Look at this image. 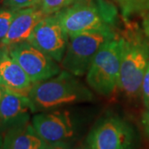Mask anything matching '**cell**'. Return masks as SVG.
Masks as SVG:
<instances>
[{"label":"cell","mask_w":149,"mask_h":149,"mask_svg":"<svg viewBox=\"0 0 149 149\" xmlns=\"http://www.w3.org/2000/svg\"><path fill=\"white\" fill-rule=\"evenodd\" d=\"M27 97L33 113L91 101L93 93L76 76L65 70L47 80L33 83Z\"/></svg>","instance_id":"6da1fadb"},{"label":"cell","mask_w":149,"mask_h":149,"mask_svg":"<svg viewBox=\"0 0 149 149\" xmlns=\"http://www.w3.org/2000/svg\"><path fill=\"white\" fill-rule=\"evenodd\" d=\"M123 40L118 89L126 97L140 95L141 85L149 62V40L142 29L129 24L120 35Z\"/></svg>","instance_id":"7a4b0ae2"},{"label":"cell","mask_w":149,"mask_h":149,"mask_svg":"<svg viewBox=\"0 0 149 149\" xmlns=\"http://www.w3.org/2000/svg\"><path fill=\"white\" fill-rule=\"evenodd\" d=\"M69 37L97 30H114L118 10L105 0H77L56 13Z\"/></svg>","instance_id":"3957f363"},{"label":"cell","mask_w":149,"mask_h":149,"mask_svg":"<svg viewBox=\"0 0 149 149\" xmlns=\"http://www.w3.org/2000/svg\"><path fill=\"white\" fill-rule=\"evenodd\" d=\"M123 40L120 35L104 43L86 73L88 85L96 93L109 96L118 89Z\"/></svg>","instance_id":"277c9868"},{"label":"cell","mask_w":149,"mask_h":149,"mask_svg":"<svg viewBox=\"0 0 149 149\" xmlns=\"http://www.w3.org/2000/svg\"><path fill=\"white\" fill-rule=\"evenodd\" d=\"M116 36L117 33L114 30L104 29L82 32L69 37L61 66L76 77L84 75L102 46Z\"/></svg>","instance_id":"5b68a950"},{"label":"cell","mask_w":149,"mask_h":149,"mask_svg":"<svg viewBox=\"0 0 149 149\" xmlns=\"http://www.w3.org/2000/svg\"><path fill=\"white\" fill-rule=\"evenodd\" d=\"M136 134L132 125L117 115L102 118L85 141V149H133Z\"/></svg>","instance_id":"8992f818"},{"label":"cell","mask_w":149,"mask_h":149,"mask_svg":"<svg viewBox=\"0 0 149 149\" xmlns=\"http://www.w3.org/2000/svg\"><path fill=\"white\" fill-rule=\"evenodd\" d=\"M6 47L32 84L52 78L61 71V66L57 61L27 41Z\"/></svg>","instance_id":"52a82bcc"},{"label":"cell","mask_w":149,"mask_h":149,"mask_svg":"<svg viewBox=\"0 0 149 149\" xmlns=\"http://www.w3.org/2000/svg\"><path fill=\"white\" fill-rule=\"evenodd\" d=\"M31 123L37 134L49 144L68 143L75 134L74 119L65 109L37 113Z\"/></svg>","instance_id":"ba28073f"},{"label":"cell","mask_w":149,"mask_h":149,"mask_svg":"<svg viewBox=\"0 0 149 149\" xmlns=\"http://www.w3.org/2000/svg\"><path fill=\"white\" fill-rule=\"evenodd\" d=\"M57 62L64 56L69 42V36L65 31L56 14L44 17L34 28L28 41Z\"/></svg>","instance_id":"9c48e42d"},{"label":"cell","mask_w":149,"mask_h":149,"mask_svg":"<svg viewBox=\"0 0 149 149\" xmlns=\"http://www.w3.org/2000/svg\"><path fill=\"white\" fill-rule=\"evenodd\" d=\"M33 113L27 95L3 88L0 100V123L2 133L30 122Z\"/></svg>","instance_id":"30bf717a"},{"label":"cell","mask_w":149,"mask_h":149,"mask_svg":"<svg viewBox=\"0 0 149 149\" xmlns=\"http://www.w3.org/2000/svg\"><path fill=\"white\" fill-rule=\"evenodd\" d=\"M46 17L47 15L39 6L17 11L3 40V47H9L28 41L34 28Z\"/></svg>","instance_id":"8fae6325"},{"label":"cell","mask_w":149,"mask_h":149,"mask_svg":"<svg viewBox=\"0 0 149 149\" xmlns=\"http://www.w3.org/2000/svg\"><path fill=\"white\" fill-rule=\"evenodd\" d=\"M32 82L14 59L8 47H0V86L27 95Z\"/></svg>","instance_id":"7c38bea8"},{"label":"cell","mask_w":149,"mask_h":149,"mask_svg":"<svg viewBox=\"0 0 149 149\" xmlns=\"http://www.w3.org/2000/svg\"><path fill=\"white\" fill-rule=\"evenodd\" d=\"M36 132L32 123L8 129L3 134L1 149H50Z\"/></svg>","instance_id":"4fadbf2b"},{"label":"cell","mask_w":149,"mask_h":149,"mask_svg":"<svg viewBox=\"0 0 149 149\" xmlns=\"http://www.w3.org/2000/svg\"><path fill=\"white\" fill-rule=\"evenodd\" d=\"M77 0H40L39 7L47 15L56 14L75 3Z\"/></svg>","instance_id":"5bb4252c"},{"label":"cell","mask_w":149,"mask_h":149,"mask_svg":"<svg viewBox=\"0 0 149 149\" xmlns=\"http://www.w3.org/2000/svg\"><path fill=\"white\" fill-rule=\"evenodd\" d=\"M17 11L6 7L0 8V47H3V40L7 36L11 22Z\"/></svg>","instance_id":"9a60e30c"},{"label":"cell","mask_w":149,"mask_h":149,"mask_svg":"<svg viewBox=\"0 0 149 149\" xmlns=\"http://www.w3.org/2000/svg\"><path fill=\"white\" fill-rule=\"evenodd\" d=\"M6 8L13 10H20L22 8L39 6L40 0H3Z\"/></svg>","instance_id":"2e32d148"},{"label":"cell","mask_w":149,"mask_h":149,"mask_svg":"<svg viewBox=\"0 0 149 149\" xmlns=\"http://www.w3.org/2000/svg\"><path fill=\"white\" fill-rule=\"evenodd\" d=\"M140 96L142 97L145 108L149 109V62L142 81Z\"/></svg>","instance_id":"e0dca14e"},{"label":"cell","mask_w":149,"mask_h":149,"mask_svg":"<svg viewBox=\"0 0 149 149\" xmlns=\"http://www.w3.org/2000/svg\"><path fill=\"white\" fill-rule=\"evenodd\" d=\"M113 1H115L118 4L122 12L123 16L125 19H127L130 15L134 13L137 0H113Z\"/></svg>","instance_id":"ac0fdd59"},{"label":"cell","mask_w":149,"mask_h":149,"mask_svg":"<svg viewBox=\"0 0 149 149\" xmlns=\"http://www.w3.org/2000/svg\"><path fill=\"white\" fill-rule=\"evenodd\" d=\"M141 123L144 133L149 139V109H146V110L143 113L141 118Z\"/></svg>","instance_id":"d6986e66"},{"label":"cell","mask_w":149,"mask_h":149,"mask_svg":"<svg viewBox=\"0 0 149 149\" xmlns=\"http://www.w3.org/2000/svg\"><path fill=\"white\" fill-rule=\"evenodd\" d=\"M149 11V0H137L134 13L139 12H148Z\"/></svg>","instance_id":"ffe728a7"},{"label":"cell","mask_w":149,"mask_h":149,"mask_svg":"<svg viewBox=\"0 0 149 149\" xmlns=\"http://www.w3.org/2000/svg\"><path fill=\"white\" fill-rule=\"evenodd\" d=\"M142 30L149 40V11L144 13L142 22Z\"/></svg>","instance_id":"44dd1931"},{"label":"cell","mask_w":149,"mask_h":149,"mask_svg":"<svg viewBox=\"0 0 149 149\" xmlns=\"http://www.w3.org/2000/svg\"><path fill=\"white\" fill-rule=\"evenodd\" d=\"M50 149H73L69 143H56V144H51Z\"/></svg>","instance_id":"7402d4cb"},{"label":"cell","mask_w":149,"mask_h":149,"mask_svg":"<svg viewBox=\"0 0 149 149\" xmlns=\"http://www.w3.org/2000/svg\"><path fill=\"white\" fill-rule=\"evenodd\" d=\"M2 139H3V133H2V127H1V123H0V148H1V144H2Z\"/></svg>","instance_id":"603a6c76"},{"label":"cell","mask_w":149,"mask_h":149,"mask_svg":"<svg viewBox=\"0 0 149 149\" xmlns=\"http://www.w3.org/2000/svg\"><path fill=\"white\" fill-rule=\"evenodd\" d=\"M3 88L0 86V100H1V97L3 95Z\"/></svg>","instance_id":"cb8c5ba5"},{"label":"cell","mask_w":149,"mask_h":149,"mask_svg":"<svg viewBox=\"0 0 149 149\" xmlns=\"http://www.w3.org/2000/svg\"><path fill=\"white\" fill-rule=\"evenodd\" d=\"M0 149H1V148H0Z\"/></svg>","instance_id":"d4e9b609"}]
</instances>
